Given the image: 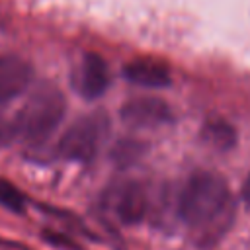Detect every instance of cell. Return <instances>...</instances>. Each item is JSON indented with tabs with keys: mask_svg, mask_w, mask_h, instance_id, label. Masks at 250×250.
I'll return each mask as SVG.
<instances>
[{
	"mask_svg": "<svg viewBox=\"0 0 250 250\" xmlns=\"http://www.w3.org/2000/svg\"><path fill=\"white\" fill-rule=\"evenodd\" d=\"M178 217L199 248L217 244L234 221V199L227 180L215 172H193L180 189Z\"/></svg>",
	"mask_w": 250,
	"mask_h": 250,
	"instance_id": "1",
	"label": "cell"
},
{
	"mask_svg": "<svg viewBox=\"0 0 250 250\" xmlns=\"http://www.w3.org/2000/svg\"><path fill=\"white\" fill-rule=\"evenodd\" d=\"M64 113L66 100L62 92L53 84H39L12 123L0 127V139L10 137L27 145H41L57 131Z\"/></svg>",
	"mask_w": 250,
	"mask_h": 250,
	"instance_id": "2",
	"label": "cell"
},
{
	"mask_svg": "<svg viewBox=\"0 0 250 250\" xmlns=\"http://www.w3.org/2000/svg\"><path fill=\"white\" fill-rule=\"evenodd\" d=\"M107 129L109 123L104 117V113L84 115L62 133V137L57 143V152L62 158L88 164L98 156V150L105 139Z\"/></svg>",
	"mask_w": 250,
	"mask_h": 250,
	"instance_id": "3",
	"label": "cell"
},
{
	"mask_svg": "<svg viewBox=\"0 0 250 250\" xmlns=\"http://www.w3.org/2000/svg\"><path fill=\"white\" fill-rule=\"evenodd\" d=\"M104 205L125 227L139 225L148 211V195L139 182H121L104 195Z\"/></svg>",
	"mask_w": 250,
	"mask_h": 250,
	"instance_id": "4",
	"label": "cell"
},
{
	"mask_svg": "<svg viewBox=\"0 0 250 250\" xmlns=\"http://www.w3.org/2000/svg\"><path fill=\"white\" fill-rule=\"evenodd\" d=\"M121 119L137 129H152V127H162L174 121V111L172 107L160 100V98H133L125 102L119 109Z\"/></svg>",
	"mask_w": 250,
	"mask_h": 250,
	"instance_id": "5",
	"label": "cell"
},
{
	"mask_svg": "<svg viewBox=\"0 0 250 250\" xmlns=\"http://www.w3.org/2000/svg\"><path fill=\"white\" fill-rule=\"evenodd\" d=\"M33 70L27 61L18 55H0V105L21 96L29 82Z\"/></svg>",
	"mask_w": 250,
	"mask_h": 250,
	"instance_id": "6",
	"label": "cell"
},
{
	"mask_svg": "<svg viewBox=\"0 0 250 250\" xmlns=\"http://www.w3.org/2000/svg\"><path fill=\"white\" fill-rule=\"evenodd\" d=\"M123 76L143 88H166L172 82V74L166 62L150 57H139L123 66Z\"/></svg>",
	"mask_w": 250,
	"mask_h": 250,
	"instance_id": "7",
	"label": "cell"
},
{
	"mask_svg": "<svg viewBox=\"0 0 250 250\" xmlns=\"http://www.w3.org/2000/svg\"><path fill=\"white\" fill-rule=\"evenodd\" d=\"M107 86H109L107 62L98 53H86L78 70V80H76L78 92L84 98L94 100V98H100L107 90Z\"/></svg>",
	"mask_w": 250,
	"mask_h": 250,
	"instance_id": "8",
	"label": "cell"
},
{
	"mask_svg": "<svg viewBox=\"0 0 250 250\" xmlns=\"http://www.w3.org/2000/svg\"><path fill=\"white\" fill-rule=\"evenodd\" d=\"M201 139L217 150H230L238 143V133L225 119H207L201 127Z\"/></svg>",
	"mask_w": 250,
	"mask_h": 250,
	"instance_id": "9",
	"label": "cell"
},
{
	"mask_svg": "<svg viewBox=\"0 0 250 250\" xmlns=\"http://www.w3.org/2000/svg\"><path fill=\"white\" fill-rule=\"evenodd\" d=\"M143 154H145V145L135 139H121L111 148V158L121 168L133 166L137 160H141Z\"/></svg>",
	"mask_w": 250,
	"mask_h": 250,
	"instance_id": "10",
	"label": "cell"
},
{
	"mask_svg": "<svg viewBox=\"0 0 250 250\" xmlns=\"http://www.w3.org/2000/svg\"><path fill=\"white\" fill-rule=\"evenodd\" d=\"M0 205L12 213H23L25 211L23 193L6 178H0Z\"/></svg>",
	"mask_w": 250,
	"mask_h": 250,
	"instance_id": "11",
	"label": "cell"
},
{
	"mask_svg": "<svg viewBox=\"0 0 250 250\" xmlns=\"http://www.w3.org/2000/svg\"><path fill=\"white\" fill-rule=\"evenodd\" d=\"M41 236H43L51 246H55V248H61V250H80V244H76L72 238H68V236L62 234V232H57V230L47 229V230L41 232Z\"/></svg>",
	"mask_w": 250,
	"mask_h": 250,
	"instance_id": "12",
	"label": "cell"
},
{
	"mask_svg": "<svg viewBox=\"0 0 250 250\" xmlns=\"http://www.w3.org/2000/svg\"><path fill=\"white\" fill-rule=\"evenodd\" d=\"M240 199L246 207H250V174L246 176V180L242 182V188H240Z\"/></svg>",
	"mask_w": 250,
	"mask_h": 250,
	"instance_id": "13",
	"label": "cell"
}]
</instances>
